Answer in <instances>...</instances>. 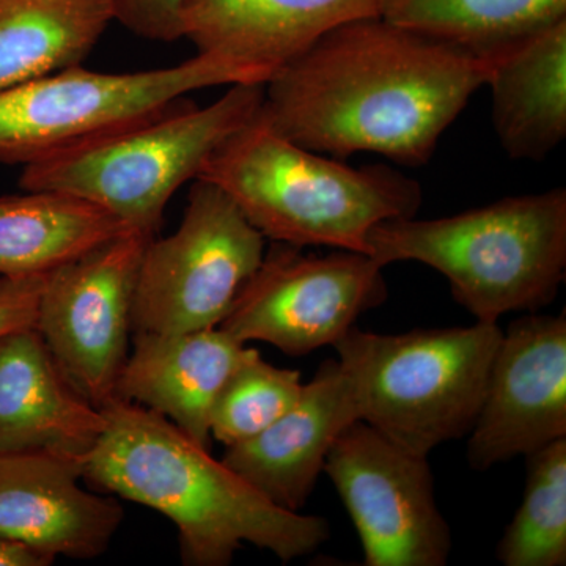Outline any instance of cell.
Masks as SVG:
<instances>
[{
	"label": "cell",
	"instance_id": "1",
	"mask_svg": "<svg viewBox=\"0 0 566 566\" xmlns=\"http://www.w3.org/2000/svg\"><path fill=\"white\" fill-rule=\"evenodd\" d=\"M488 71L486 59L376 14L337 25L275 71L260 112L322 155L424 166Z\"/></svg>",
	"mask_w": 566,
	"mask_h": 566
},
{
	"label": "cell",
	"instance_id": "2",
	"mask_svg": "<svg viewBox=\"0 0 566 566\" xmlns=\"http://www.w3.org/2000/svg\"><path fill=\"white\" fill-rule=\"evenodd\" d=\"M102 411L106 428L84 458L85 482L169 517L182 564L227 566L245 543L286 564L329 539L327 520L274 505L158 412L120 398Z\"/></svg>",
	"mask_w": 566,
	"mask_h": 566
},
{
	"label": "cell",
	"instance_id": "3",
	"mask_svg": "<svg viewBox=\"0 0 566 566\" xmlns=\"http://www.w3.org/2000/svg\"><path fill=\"white\" fill-rule=\"evenodd\" d=\"M196 180L221 188L266 240L368 255L371 230L415 218L423 199L422 186L392 167L354 169L308 150L262 112L216 148Z\"/></svg>",
	"mask_w": 566,
	"mask_h": 566
},
{
	"label": "cell",
	"instance_id": "4",
	"mask_svg": "<svg viewBox=\"0 0 566 566\" xmlns=\"http://www.w3.org/2000/svg\"><path fill=\"white\" fill-rule=\"evenodd\" d=\"M382 266L419 262L444 275L476 322L553 304L566 274V189L505 197L439 219H390L368 237Z\"/></svg>",
	"mask_w": 566,
	"mask_h": 566
},
{
	"label": "cell",
	"instance_id": "5",
	"mask_svg": "<svg viewBox=\"0 0 566 566\" xmlns=\"http://www.w3.org/2000/svg\"><path fill=\"white\" fill-rule=\"evenodd\" d=\"M264 84L230 85L207 107L181 99L150 120L28 164L20 188L73 193L133 232L158 237L174 193L196 180L216 148L262 109Z\"/></svg>",
	"mask_w": 566,
	"mask_h": 566
},
{
	"label": "cell",
	"instance_id": "6",
	"mask_svg": "<svg viewBox=\"0 0 566 566\" xmlns=\"http://www.w3.org/2000/svg\"><path fill=\"white\" fill-rule=\"evenodd\" d=\"M497 324L376 334L353 326L334 344L359 417L428 457L474 427L501 342Z\"/></svg>",
	"mask_w": 566,
	"mask_h": 566
},
{
	"label": "cell",
	"instance_id": "7",
	"mask_svg": "<svg viewBox=\"0 0 566 566\" xmlns=\"http://www.w3.org/2000/svg\"><path fill=\"white\" fill-rule=\"evenodd\" d=\"M268 80L264 71L199 52L137 73L71 66L0 91V163L28 166L150 120L188 93Z\"/></svg>",
	"mask_w": 566,
	"mask_h": 566
},
{
	"label": "cell",
	"instance_id": "8",
	"mask_svg": "<svg viewBox=\"0 0 566 566\" xmlns=\"http://www.w3.org/2000/svg\"><path fill=\"white\" fill-rule=\"evenodd\" d=\"M263 237L212 182L196 180L177 232L151 238L137 274L134 333L219 327L263 262Z\"/></svg>",
	"mask_w": 566,
	"mask_h": 566
},
{
	"label": "cell",
	"instance_id": "9",
	"mask_svg": "<svg viewBox=\"0 0 566 566\" xmlns=\"http://www.w3.org/2000/svg\"><path fill=\"white\" fill-rule=\"evenodd\" d=\"M382 271L368 253L316 255L273 241L219 327L241 344L264 342L305 356L334 346L360 315L385 303Z\"/></svg>",
	"mask_w": 566,
	"mask_h": 566
},
{
	"label": "cell",
	"instance_id": "10",
	"mask_svg": "<svg viewBox=\"0 0 566 566\" xmlns=\"http://www.w3.org/2000/svg\"><path fill=\"white\" fill-rule=\"evenodd\" d=\"M323 472L352 516L364 565L449 564L452 532L436 501L428 457L356 420L335 439Z\"/></svg>",
	"mask_w": 566,
	"mask_h": 566
},
{
	"label": "cell",
	"instance_id": "11",
	"mask_svg": "<svg viewBox=\"0 0 566 566\" xmlns=\"http://www.w3.org/2000/svg\"><path fill=\"white\" fill-rule=\"evenodd\" d=\"M151 237L123 233L46 275L35 329L62 374L96 408L128 359L142 255Z\"/></svg>",
	"mask_w": 566,
	"mask_h": 566
},
{
	"label": "cell",
	"instance_id": "12",
	"mask_svg": "<svg viewBox=\"0 0 566 566\" xmlns=\"http://www.w3.org/2000/svg\"><path fill=\"white\" fill-rule=\"evenodd\" d=\"M566 438V312L526 314L502 331L485 397L469 431L476 472Z\"/></svg>",
	"mask_w": 566,
	"mask_h": 566
},
{
	"label": "cell",
	"instance_id": "13",
	"mask_svg": "<svg viewBox=\"0 0 566 566\" xmlns=\"http://www.w3.org/2000/svg\"><path fill=\"white\" fill-rule=\"evenodd\" d=\"M84 460L0 453V536L57 558L103 556L123 521L117 499L81 488Z\"/></svg>",
	"mask_w": 566,
	"mask_h": 566
},
{
	"label": "cell",
	"instance_id": "14",
	"mask_svg": "<svg viewBox=\"0 0 566 566\" xmlns=\"http://www.w3.org/2000/svg\"><path fill=\"white\" fill-rule=\"evenodd\" d=\"M356 420L352 381L338 360H326L285 415L248 441L226 447L221 461L274 505L301 513L335 439Z\"/></svg>",
	"mask_w": 566,
	"mask_h": 566
},
{
	"label": "cell",
	"instance_id": "15",
	"mask_svg": "<svg viewBox=\"0 0 566 566\" xmlns=\"http://www.w3.org/2000/svg\"><path fill=\"white\" fill-rule=\"evenodd\" d=\"M106 419L62 374L35 327L0 337V453L81 458Z\"/></svg>",
	"mask_w": 566,
	"mask_h": 566
},
{
	"label": "cell",
	"instance_id": "16",
	"mask_svg": "<svg viewBox=\"0 0 566 566\" xmlns=\"http://www.w3.org/2000/svg\"><path fill=\"white\" fill-rule=\"evenodd\" d=\"M381 0H185L182 39L273 76L324 33L379 14Z\"/></svg>",
	"mask_w": 566,
	"mask_h": 566
},
{
	"label": "cell",
	"instance_id": "17",
	"mask_svg": "<svg viewBox=\"0 0 566 566\" xmlns=\"http://www.w3.org/2000/svg\"><path fill=\"white\" fill-rule=\"evenodd\" d=\"M245 352L248 346L221 327L180 334L136 333L114 398L158 412L210 450L212 405Z\"/></svg>",
	"mask_w": 566,
	"mask_h": 566
},
{
	"label": "cell",
	"instance_id": "18",
	"mask_svg": "<svg viewBox=\"0 0 566 566\" xmlns=\"http://www.w3.org/2000/svg\"><path fill=\"white\" fill-rule=\"evenodd\" d=\"M493 125L506 155L543 161L566 137V20L486 59Z\"/></svg>",
	"mask_w": 566,
	"mask_h": 566
},
{
	"label": "cell",
	"instance_id": "19",
	"mask_svg": "<svg viewBox=\"0 0 566 566\" xmlns=\"http://www.w3.org/2000/svg\"><path fill=\"white\" fill-rule=\"evenodd\" d=\"M0 197V275L48 274L133 232L112 212L73 193Z\"/></svg>",
	"mask_w": 566,
	"mask_h": 566
},
{
	"label": "cell",
	"instance_id": "20",
	"mask_svg": "<svg viewBox=\"0 0 566 566\" xmlns=\"http://www.w3.org/2000/svg\"><path fill=\"white\" fill-rule=\"evenodd\" d=\"M117 0H0V91L82 65Z\"/></svg>",
	"mask_w": 566,
	"mask_h": 566
},
{
	"label": "cell",
	"instance_id": "21",
	"mask_svg": "<svg viewBox=\"0 0 566 566\" xmlns=\"http://www.w3.org/2000/svg\"><path fill=\"white\" fill-rule=\"evenodd\" d=\"M379 17L488 59L566 20V0H381Z\"/></svg>",
	"mask_w": 566,
	"mask_h": 566
},
{
	"label": "cell",
	"instance_id": "22",
	"mask_svg": "<svg viewBox=\"0 0 566 566\" xmlns=\"http://www.w3.org/2000/svg\"><path fill=\"white\" fill-rule=\"evenodd\" d=\"M526 458L523 502L495 546L505 566L566 565V438Z\"/></svg>",
	"mask_w": 566,
	"mask_h": 566
},
{
	"label": "cell",
	"instance_id": "23",
	"mask_svg": "<svg viewBox=\"0 0 566 566\" xmlns=\"http://www.w3.org/2000/svg\"><path fill=\"white\" fill-rule=\"evenodd\" d=\"M303 387L300 370L274 367L248 348L212 405L211 438L230 447L262 433L292 408Z\"/></svg>",
	"mask_w": 566,
	"mask_h": 566
},
{
	"label": "cell",
	"instance_id": "24",
	"mask_svg": "<svg viewBox=\"0 0 566 566\" xmlns=\"http://www.w3.org/2000/svg\"><path fill=\"white\" fill-rule=\"evenodd\" d=\"M185 0H117L115 21L142 39L174 43L182 39Z\"/></svg>",
	"mask_w": 566,
	"mask_h": 566
},
{
	"label": "cell",
	"instance_id": "25",
	"mask_svg": "<svg viewBox=\"0 0 566 566\" xmlns=\"http://www.w3.org/2000/svg\"><path fill=\"white\" fill-rule=\"evenodd\" d=\"M46 275H0V337L35 327Z\"/></svg>",
	"mask_w": 566,
	"mask_h": 566
},
{
	"label": "cell",
	"instance_id": "26",
	"mask_svg": "<svg viewBox=\"0 0 566 566\" xmlns=\"http://www.w3.org/2000/svg\"><path fill=\"white\" fill-rule=\"evenodd\" d=\"M55 558L0 536V566H50Z\"/></svg>",
	"mask_w": 566,
	"mask_h": 566
}]
</instances>
